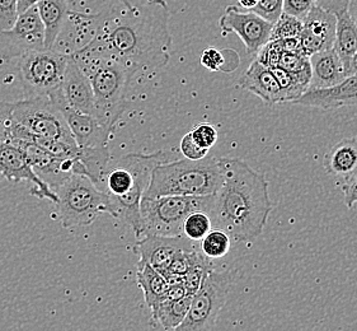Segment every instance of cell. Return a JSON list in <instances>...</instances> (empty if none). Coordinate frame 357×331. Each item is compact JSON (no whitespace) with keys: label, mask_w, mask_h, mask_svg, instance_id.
<instances>
[{"label":"cell","mask_w":357,"mask_h":331,"mask_svg":"<svg viewBox=\"0 0 357 331\" xmlns=\"http://www.w3.org/2000/svg\"><path fill=\"white\" fill-rule=\"evenodd\" d=\"M199 249L195 241L181 236H155L146 235L139 238L136 242V253L139 255V263H148L159 273L163 274L169 267L173 258L181 251H191Z\"/></svg>","instance_id":"cell-16"},{"label":"cell","mask_w":357,"mask_h":331,"mask_svg":"<svg viewBox=\"0 0 357 331\" xmlns=\"http://www.w3.org/2000/svg\"><path fill=\"white\" fill-rule=\"evenodd\" d=\"M349 12L357 24V0H349Z\"/></svg>","instance_id":"cell-44"},{"label":"cell","mask_w":357,"mask_h":331,"mask_svg":"<svg viewBox=\"0 0 357 331\" xmlns=\"http://www.w3.org/2000/svg\"><path fill=\"white\" fill-rule=\"evenodd\" d=\"M190 133L193 140L200 145L201 148H205L208 151L216 145L219 138L216 128L208 123L197 124Z\"/></svg>","instance_id":"cell-33"},{"label":"cell","mask_w":357,"mask_h":331,"mask_svg":"<svg viewBox=\"0 0 357 331\" xmlns=\"http://www.w3.org/2000/svg\"><path fill=\"white\" fill-rule=\"evenodd\" d=\"M318 0H284L282 12L304 20Z\"/></svg>","instance_id":"cell-38"},{"label":"cell","mask_w":357,"mask_h":331,"mask_svg":"<svg viewBox=\"0 0 357 331\" xmlns=\"http://www.w3.org/2000/svg\"><path fill=\"white\" fill-rule=\"evenodd\" d=\"M136 281L137 286L143 290L144 298L149 310H153L158 303L165 300V292L169 284L165 275L159 273L148 263H137Z\"/></svg>","instance_id":"cell-24"},{"label":"cell","mask_w":357,"mask_h":331,"mask_svg":"<svg viewBox=\"0 0 357 331\" xmlns=\"http://www.w3.org/2000/svg\"><path fill=\"white\" fill-rule=\"evenodd\" d=\"M0 173L8 181L15 184L29 181L32 184V189L29 190L31 195L36 196L37 199H49L56 204V194L37 176L24 152L9 142H0Z\"/></svg>","instance_id":"cell-14"},{"label":"cell","mask_w":357,"mask_h":331,"mask_svg":"<svg viewBox=\"0 0 357 331\" xmlns=\"http://www.w3.org/2000/svg\"><path fill=\"white\" fill-rule=\"evenodd\" d=\"M285 49L282 45V40H270L259 49L256 54V59L267 68H275L279 66L280 59Z\"/></svg>","instance_id":"cell-32"},{"label":"cell","mask_w":357,"mask_h":331,"mask_svg":"<svg viewBox=\"0 0 357 331\" xmlns=\"http://www.w3.org/2000/svg\"><path fill=\"white\" fill-rule=\"evenodd\" d=\"M51 101L64 115L75 143L80 148L107 147L114 128L102 123L97 117L70 108L65 101L63 88L50 96Z\"/></svg>","instance_id":"cell-13"},{"label":"cell","mask_w":357,"mask_h":331,"mask_svg":"<svg viewBox=\"0 0 357 331\" xmlns=\"http://www.w3.org/2000/svg\"><path fill=\"white\" fill-rule=\"evenodd\" d=\"M239 86L252 94L259 97L267 105L282 103L279 83L275 78L271 68L261 64L257 59L250 63L239 80Z\"/></svg>","instance_id":"cell-20"},{"label":"cell","mask_w":357,"mask_h":331,"mask_svg":"<svg viewBox=\"0 0 357 331\" xmlns=\"http://www.w3.org/2000/svg\"><path fill=\"white\" fill-rule=\"evenodd\" d=\"M344 205L351 209L357 203V171L344 180L342 186Z\"/></svg>","instance_id":"cell-39"},{"label":"cell","mask_w":357,"mask_h":331,"mask_svg":"<svg viewBox=\"0 0 357 331\" xmlns=\"http://www.w3.org/2000/svg\"><path fill=\"white\" fill-rule=\"evenodd\" d=\"M282 45L285 51H301V40L299 37H287V38H281Z\"/></svg>","instance_id":"cell-41"},{"label":"cell","mask_w":357,"mask_h":331,"mask_svg":"<svg viewBox=\"0 0 357 331\" xmlns=\"http://www.w3.org/2000/svg\"><path fill=\"white\" fill-rule=\"evenodd\" d=\"M191 301L192 295H187L177 301H160L151 310V324L162 326L165 330H176L186 318Z\"/></svg>","instance_id":"cell-25"},{"label":"cell","mask_w":357,"mask_h":331,"mask_svg":"<svg viewBox=\"0 0 357 331\" xmlns=\"http://www.w3.org/2000/svg\"><path fill=\"white\" fill-rule=\"evenodd\" d=\"M213 228L211 218L206 212L196 210L187 216L183 222V235L195 242H200L202 238Z\"/></svg>","instance_id":"cell-30"},{"label":"cell","mask_w":357,"mask_h":331,"mask_svg":"<svg viewBox=\"0 0 357 331\" xmlns=\"http://www.w3.org/2000/svg\"><path fill=\"white\" fill-rule=\"evenodd\" d=\"M282 6L284 0H258L256 7L250 10L261 15L266 21L275 23L282 13Z\"/></svg>","instance_id":"cell-34"},{"label":"cell","mask_w":357,"mask_h":331,"mask_svg":"<svg viewBox=\"0 0 357 331\" xmlns=\"http://www.w3.org/2000/svg\"><path fill=\"white\" fill-rule=\"evenodd\" d=\"M18 15L17 0H0V31L10 29Z\"/></svg>","instance_id":"cell-35"},{"label":"cell","mask_w":357,"mask_h":331,"mask_svg":"<svg viewBox=\"0 0 357 331\" xmlns=\"http://www.w3.org/2000/svg\"><path fill=\"white\" fill-rule=\"evenodd\" d=\"M169 7L165 0H148L135 6L116 0L105 13L96 15L93 36L80 47L106 54L137 71H157L171 60Z\"/></svg>","instance_id":"cell-1"},{"label":"cell","mask_w":357,"mask_h":331,"mask_svg":"<svg viewBox=\"0 0 357 331\" xmlns=\"http://www.w3.org/2000/svg\"><path fill=\"white\" fill-rule=\"evenodd\" d=\"M309 59L312 66V78L307 89L329 88L347 77L342 60L333 47L313 54Z\"/></svg>","instance_id":"cell-21"},{"label":"cell","mask_w":357,"mask_h":331,"mask_svg":"<svg viewBox=\"0 0 357 331\" xmlns=\"http://www.w3.org/2000/svg\"><path fill=\"white\" fill-rule=\"evenodd\" d=\"M163 162L165 152L159 151L153 154L130 153L112 165L108 163L105 191L114 202L117 219H122L130 226L137 240L143 237L140 203L151 184V173Z\"/></svg>","instance_id":"cell-3"},{"label":"cell","mask_w":357,"mask_h":331,"mask_svg":"<svg viewBox=\"0 0 357 331\" xmlns=\"http://www.w3.org/2000/svg\"><path fill=\"white\" fill-rule=\"evenodd\" d=\"M38 15L45 29V49H55V45L72 15L68 0H41L37 3Z\"/></svg>","instance_id":"cell-22"},{"label":"cell","mask_w":357,"mask_h":331,"mask_svg":"<svg viewBox=\"0 0 357 331\" xmlns=\"http://www.w3.org/2000/svg\"><path fill=\"white\" fill-rule=\"evenodd\" d=\"M0 142H7V131L4 124L0 122Z\"/></svg>","instance_id":"cell-46"},{"label":"cell","mask_w":357,"mask_h":331,"mask_svg":"<svg viewBox=\"0 0 357 331\" xmlns=\"http://www.w3.org/2000/svg\"><path fill=\"white\" fill-rule=\"evenodd\" d=\"M41 49H45V29L37 6L18 15L10 29L0 31V59L4 61Z\"/></svg>","instance_id":"cell-11"},{"label":"cell","mask_w":357,"mask_h":331,"mask_svg":"<svg viewBox=\"0 0 357 331\" xmlns=\"http://www.w3.org/2000/svg\"><path fill=\"white\" fill-rule=\"evenodd\" d=\"M294 103L321 110L357 106V74L349 75L329 88L307 89Z\"/></svg>","instance_id":"cell-18"},{"label":"cell","mask_w":357,"mask_h":331,"mask_svg":"<svg viewBox=\"0 0 357 331\" xmlns=\"http://www.w3.org/2000/svg\"><path fill=\"white\" fill-rule=\"evenodd\" d=\"M213 202L214 194L204 196L165 195L159 198H143L140 203L143 237L146 235H183V222L187 216L196 210L210 213Z\"/></svg>","instance_id":"cell-7"},{"label":"cell","mask_w":357,"mask_h":331,"mask_svg":"<svg viewBox=\"0 0 357 331\" xmlns=\"http://www.w3.org/2000/svg\"><path fill=\"white\" fill-rule=\"evenodd\" d=\"M271 71L279 83L282 103H285V102H293L294 103L301 97V94L307 92L309 83L301 80L299 77L287 72L281 66L271 68Z\"/></svg>","instance_id":"cell-26"},{"label":"cell","mask_w":357,"mask_h":331,"mask_svg":"<svg viewBox=\"0 0 357 331\" xmlns=\"http://www.w3.org/2000/svg\"><path fill=\"white\" fill-rule=\"evenodd\" d=\"M69 54L57 49H41L18 58V74L24 98L50 97L61 89Z\"/></svg>","instance_id":"cell-9"},{"label":"cell","mask_w":357,"mask_h":331,"mask_svg":"<svg viewBox=\"0 0 357 331\" xmlns=\"http://www.w3.org/2000/svg\"><path fill=\"white\" fill-rule=\"evenodd\" d=\"M336 15L318 3L309 10L303 20L301 36V51L305 57H312L319 51L333 47L336 37Z\"/></svg>","instance_id":"cell-15"},{"label":"cell","mask_w":357,"mask_h":331,"mask_svg":"<svg viewBox=\"0 0 357 331\" xmlns=\"http://www.w3.org/2000/svg\"><path fill=\"white\" fill-rule=\"evenodd\" d=\"M272 26L273 23L266 21L253 10L242 12L236 6L225 8L219 20L222 36L236 34L250 55H256L264 43L270 41Z\"/></svg>","instance_id":"cell-12"},{"label":"cell","mask_w":357,"mask_h":331,"mask_svg":"<svg viewBox=\"0 0 357 331\" xmlns=\"http://www.w3.org/2000/svg\"><path fill=\"white\" fill-rule=\"evenodd\" d=\"M0 117L21 125L35 137L75 143L64 115L50 97H33L0 103Z\"/></svg>","instance_id":"cell-8"},{"label":"cell","mask_w":357,"mask_h":331,"mask_svg":"<svg viewBox=\"0 0 357 331\" xmlns=\"http://www.w3.org/2000/svg\"><path fill=\"white\" fill-rule=\"evenodd\" d=\"M354 74H357V50L355 51V54L352 55L350 64H349V69H347V77H349V75H354Z\"/></svg>","instance_id":"cell-43"},{"label":"cell","mask_w":357,"mask_h":331,"mask_svg":"<svg viewBox=\"0 0 357 331\" xmlns=\"http://www.w3.org/2000/svg\"><path fill=\"white\" fill-rule=\"evenodd\" d=\"M213 269H215V267L211 263V259H208L201 252L199 259L196 260V263L183 275V286L186 287L187 293L195 295L200 289L201 284L205 281L207 274L210 273Z\"/></svg>","instance_id":"cell-29"},{"label":"cell","mask_w":357,"mask_h":331,"mask_svg":"<svg viewBox=\"0 0 357 331\" xmlns=\"http://www.w3.org/2000/svg\"><path fill=\"white\" fill-rule=\"evenodd\" d=\"M222 182L220 159L206 156L199 161L185 159L163 162L151 173V184L143 198H159L165 195H213Z\"/></svg>","instance_id":"cell-5"},{"label":"cell","mask_w":357,"mask_h":331,"mask_svg":"<svg viewBox=\"0 0 357 331\" xmlns=\"http://www.w3.org/2000/svg\"><path fill=\"white\" fill-rule=\"evenodd\" d=\"M230 288L229 273L213 269L202 281L200 289L192 295L190 310L177 331L211 330L228 300Z\"/></svg>","instance_id":"cell-10"},{"label":"cell","mask_w":357,"mask_h":331,"mask_svg":"<svg viewBox=\"0 0 357 331\" xmlns=\"http://www.w3.org/2000/svg\"><path fill=\"white\" fill-rule=\"evenodd\" d=\"M279 66L284 68L287 72L299 77L301 80L310 83L312 78V66L310 59L301 54L299 51H284L280 59Z\"/></svg>","instance_id":"cell-28"},{"label":"cell","mask_w":357,"mask_h":331,"mask_svg":"<svg viewBox=\"0 0 357 331\" xmlns=\"http://www.w3.org/2000/svg\"><path fill=\"white\" fill-rule=\"evenodd\" d=\"M54 193L57 196L55 205L59 218L64 228L89 226L102 213L117 218L116 207L109 195L83 175L73 173Z\"/></svg>","instance_id":"cell-6"},{"label":"cell","mask_w":357,"mask_h":331,"mask_svg":"<svg viewBox=\"0 0 357 331\" xmlns=\"http://www.w3.org/2000/svg\"><path fill=\"white\" fill-rule=\"evenodd\" d=\"M200 63L210 72H220L225 64V58L222 51L215 47H207L201 54Z\"/></svg>","instance_id":"cell-36"},{"label":"cell","mask_w":357,"mask_h":331,"mask_svg":"<svg viewBox=\"0 0 357 331\" xmlns=\"http://www.w3.org/2000/svg\"><path fill=\"white\" fill-rule=\"evenodd\" d=\"M303 20L282 12L278 21L273 23L270 40H281L287 37L301 36Z\"/></svg>","instance_id":"cell-31"},{"label":"cell","mask_w":357,"mask_h":331,"mask_svg":"<svg viewBox=\"0 0 357 331\" xmlns=\"http://www.w3.org/2000/svg\"><path fill=\"white\" fill-rule=\"evenodd\" d=\"M72 55L92 84L100 122L114 128L128 108L130 83L137 69L93 51L79 49Z\"/></svg>","instance_id":"cell-4"},{"label":"cell","mask_w":357,"mask_h":331,"mask_svg":"<svg viewBox=\"0 0 357 331\" xmlns=\"http://www.w3.org/2000/svg\"><path fill=\"white\" fill-rule=\"evenodd\" d=\"M319 6L331 9L336 15V37L333 49L349 69L351 58L357 50V24L349 12V0H318Z\"/></svg>","instance_id":"cell-19"},{"label":"cell","mask_w":357,"mask_h":331,"mask_svg":"<svg viewBox=\"0 0 357 331\" xmlns=\"http://www.w3.org/2000/svg\"><path fill=\"white\" fill-rule=\"evenodd\" d=\"M200 250L208 259H222L231 246V238L225 230L211 228L205 237L200 241Z\"/></svg>","instance_id":"cell-27"},{"label":"cell","mask_w":357,"mask_h":331,"mask_svg":"<svg viewBox=\"0 0 357 331\" xmlns=\"http://www.w3.org/2000/svg\"><path fill=\"white\" fill-rule=\"evenodd\" d=\"M222 182L208 213L213 228L225 230L236 242L259 237L271 214L268 181L241 159H220Z\"/></svg>","instance_id":"cell-2"},{"label":"cell","mask_w":357,"mask_h":331,"mask_svg":"<svg viewBox=\"0 0 357 331\" xmlns=\"http://www.w3.org/2000/svg\"><path fill=\"white\" fill-rule=\"evenodd\" d=\"M238 1L245 9H252V8L256 7V4L258 3V0H238Z\"/></svg>","instance_id":"cell-45"},{"label":"cell","mask_w":357,"mask_h":331,"mask_svg":"<svg viewBox=\"0 0 357 331\" xmlns=\"http://www.w3.org/2000/svg\"><path fill=\"white\" fill-rule=\"evenodd\" d=\"M188 295L187 293V289L183 283H179V284H171L167 292H165V300H169V301H177L181 300L183 297H186Z\"/></svg>","instance_id":"cell-40"},{"label":"cell","mask_w":357,"mask_h":331,"mask_svg":"<svg viewBox=\"0 0 357 331\" xmlns=\"http://www.w3.org/2000/svg\"><path fill=\"white\" fill-rule=\"evenodd\" d=\"M61 88L65 101L70 108L88 115L94 116L100 120L92 84L84 72L80 69L75 59L73 58L72 54H69L68 58Z\"/></svg>","instance_id":"cell-17"},{"label":"cell","mask_w":357,"mask_h":331,"mask_svg":"<svg viewBox=\"0 0 357 331\" xmlns=\"http://www.w3.org/2000/svg\"><path fill=\"white\" fill-rule=\"evenodd\" d=\"M179 149L182 152V154L185 156V159H191V161H199V159H205L208 154V149L201 148L200 145L193 140L191 133H187L186 135L182 138Z\"/></svg>","instance_id":"cell-37"},{"label":"cell","mask_w":357,"mask_h":331,"mask_svg":"<svg viewBox=\"0 0 357 331\" xmlns=\"http://www.w3.org/2000/svg\"><path fill=\"white\" fill-rule=\"evenodd\" d=\"M329 176L346 180L357 171V137L343 139L333 145L323 159Z\"/></svg>","instance_id":"cell-23"},{"label":"cell","mask_w":357,"mask_h":331,"mask_svg":"<svg viewBox=\"0 0 357 331\" xmlns=\"http://www.w3.org/2000/svg\"><path fill=\"white\" fill-rule=\"evenodd\" d=\"M41 0H17V8H18V13L21 15L24 10H27L33 6H37V3H40Z\"/></svg>","instance_id":"cell-42"}]
</instances>
